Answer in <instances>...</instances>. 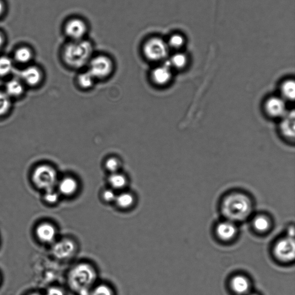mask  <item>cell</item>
I'll list each match as a JSON object with an SVG mask.
<instances>
[{
    "label": "cell",
    "mask_w": 295,
    "mask_h": 295,
    "mask_svg": "<svg viewBox=\"0 0 295 295\" xmlns=\"http://www.w3.org/2000/svg\"><path fill=\"white\" fill-rule=\"evenodd\" d=\"M95 43L89 38L81 41H67L62 46V60L65 65L72 69H82L87 67L95 54Z\"/></svg>",
    "instance_id": "cell-1"
},
{
    "label": "cell",
    "mask_w": 295,
    "mask_h": 295,
    "mask_svg": "<svg viewBox=\"0 0 295 295\" xmlns=\"http://www.w3.org/2000/svg\"><path fill=\"white\" fill-rule=\"evenodd\" d=\"M142 56L149 62L159 63L166 60L170 48L166 40L161 37L151 34L145 38L140 45Z\"/></svg>",
    "instance_id": "cell-2"
},
{
    "label": "cell",
    "mask_w": 295,
    "mask_h": 295,
    "mask_svg": "<svg viewBox=\"0 0 295 295\" xmlns=\"http://www.w3.org/2000/svg\"><path fill=\"white\" fill-rule=\"evenodd\" d=\"M251 205L245 195L235 193L226 198L222 205V212L230 221H242L250 215Z\"/></svg>",
    "instance_id": "cell-3"
},
{
    "label": "cell",
    "mask_w": 295,
    "mask_h": 295,
    "mask_svg": "<svg viewBox=\"0 0 295 295\" xmlns=\"http://www.w3.org/2000/svg\"><path fill=\"white\" fill-rule=\"evenodd\" d=\"M96 279L95 269L87 263L76 265L71 269L68 276L69 284L72 289L82 294L87 293Z\"/></svg>",
    "instance_id": "cell-4"
},
{
    "label": "cell",
    "mask_w": 295,
    "mask_h": 295,
    "mask_svg": "<svg viewBox=\"0 0 295 295\" xmlns=\"http://www.w3.org/2000/svg\"><path fill=\"white\" fill-rule=\"evenodd\" d=\"M62 30L67 41H81L88 38L91 25L88 20L83 16L71 15L64 21Z\"/></svg>",
    "instance_id": "cell-5"
},
{
    "label": "cell",
    "mask_w": 295,
    "mask_h": 295,
    "mask_svg": "<svg viewBox=\"0 0 295 295\" xmlns=\"http://www.w3.org/2000/svg\"><path fill=\"white\" fill-rule=\"evenodd\" d=\"M87 67V71L96 80L105 79L113 74L115 62L113 58L108 54L95 53Z\"/></svg>",
    "instance_id": "cell-6"
},
{
    "label": "cell",
    "mask_w": 295,
    "mask_h": 295,
    "mask_svg": "<svg viewBox=\"0 0 295 295\" xmlns=\"http://www.w3.org/2000/svg\"><path fill=\"white\" fill-rule=\"evenodd\" d=\"M32 180L40 189H53L57 182V173L52 166L43 165L37 167L32 174Z\"/></svg>",
    "instance_id": "cell-7"
},
{
    "label": "cell",
    "mask_w": 295,
    "mask_h": 295,
    "mask_svg": "<svg viewBox=\"0 0 295 295\" xmlns=\"http://www.w3.org/2000/svg\"><path fill=\"white\" fill-rule=\"evenodd\" d=\"M265 114L272 118H281L287 113L286 102L280 96H272L264 105Z\"/></svg>",
    "instance_id": "cell-8"
},
{
    "label": "cell",
    "mask_w": 295,
    "mask_h": 295,
    "mask_svg": "<svg viewBox=\"0 0 295 295\" xmlns=\"http://www.w3.org/2000/svg\"><path fill=\"white\" fill-rule=\"evenodd\" d=\"M276 257L284 262L291 261L295 255L293 238L288 237L277 242L274 249Z\"/></svg>",
    "instance_id": "cell-9"
},
{
    "label": "cell",
    "mask_w": 295,
    "mask_h": 295,
    "mask_svg": "<svg viewBox=\"0 0 295 295\" xmlns=\"http://www.w3.org/2000/svg\"><path fill=\"white\" fill-rule=\"evenodd\" d=\"M173 73L168 61L157 65L151 71V78L152 82L158 86H165L172 80Z\"/></svg>",
    "instance_id": "cell-10"
},
{
    "label": "cell",
    "mask_w": 295,
    "mask_h": 295,
    "mask_svg": "<svg viewBox=\"0 0 295 295\" xmlns=\"http://www.w3.org/2000/svg\"><path fill=\"white\" fill-rule=\"evenodd\" d=\"M76 245L70 239H64L55 243L53 247V254L59 259L70 258L74 254Z\"/></svg>",
    "instance_id": "cell-11"
},
{
    "label": "cell",
    "mask_w": 295,
    "mask_h": 295,
    "mask_svg": "<svg viewBox=\"0 0 295 295\" xmlns=\"http://www.w3.org/2000/svg\"><path fill=\"white\" fill-rule=\"evenodd\" d=\"M279 129L281 134L286 140H294L295 136V115L294 111L286 113L281 118Z\"/></svg>",
    "instance_id": "cell-12"
},
{
    "label": "cell",
    "mask_w": 295,
    "mask_h": 295,
    "mask_svg": "<svg viewBox=\"0 0 295 295\" xmlns=\"http://www.w3.org/2000/svg\"><path fill=\"white\" fill-rule=\"evenodd\" d=\"M20 76L25 83L31 86H35L41 83L43 75L39 68L30 66L21 71Z\"/></svg>",
    "instance_id": "cell-13"
},
{
    "label": "cell",
    "mask_w": 295,
    "mask_h": 295,
    "mask_svg": "<svg viewBox=\"0 0 295 295\" xmlns=\"http://www.w3.org/2000/svg\"><path fill=\"white\" fill-rule=\"evenodd\" d=\"M78 182L72 177H67L59 182L58 190L60 193L65 196L74 195L78 190Z\"/></svg>",
    "instance_id": "cell-14"
},
{
    "label": "cell",
    "mask_w": 295,
    "mask_h": 295,
    "mask_svg": "<svg viewBox=\"0 0 295 295\" xmlns=\"http://www.w3.org/2000/svg\"><path fill=\"white\" fill-rule=\"evenodd\" d=\"M56 230L49 223H44L38 226L37 235L38 238L44 242L50 243L54 240L56 237Z\"/></svg>",
    "instance_id": "cell-15"
},
{
    "label": "cell",
    "mask_w": 295,
    "mask_h": 295,
    "mask_svg": "<svg viewBox=\"0 0 295 295\" xmlns=\"http://www.w3.org/2000/svg\"><path fill=\"white\" fill-rule=\"evenodd\" d=\"M217 234L222 240L229 241L233 239L237 234L236 226L232 221H224L217 226Z\"/></svg>",
    "instance_id": "cell-16"
},
{
    "label": "cell",
    "mask_w": 295,
    "mask_h": 295,
    "mask_svg": "<svg viewBox=\"0 0 295 295\" xmlns=\"http://www.w3.org/2000/svg\"><path fill=\"white\" fill-rule=\"evenodd\" d=\"M281 97L285 101L293 102L295 97V83L293 79H287L280 86Z\"/></svg>",
    "instance_id": "cell-17"
},
{
    "label": "cell",
    "mask_w": 295,
    "mask_h": 295,
    "mask_svg": "<svg viewBox=\"0 0 295 295\" xmlns=\"http://www.w3.org/2000/svg\"><path fill=\"white\" fill-rule=\"evenodd\" d=\"M232 287L235 293L244 294L249 291V282L245 277L237 276L232 281Z\"/></svg>",
    "instance_id": "cell-18"
},
{
    "label": "cell",
    "mask_w": 295,
    "mask_h": 295,
    "mask_svg": "<svg viewBox=\"0 0 295 295\" xmlns=\"http://www.w3.org/2000/svg\"><path fill=\"white\" fill-rule=\"evenodd\" d=\"M108 182L113 189L120 190L126 186L127 179L125 175L117 172L110 174Z\"/></svg>",
    "instance_id": "cell-19"
},
{
    "label": "cell",
    "mask_w": 295,
    "mask_h": 295,
    "mask_svg": "<svg viewBox=\"0 0 295 295\" xmlns=\"http://www.w3.org/2000/svg\"><path fill=\"white\" fill-rule=\"evenodd\" d=\"M32 57V51L27 46H21L15 51L14 58L16 62L20 63H27Z\"/></svg>",
    "instance_id": "cell-20"
},
{
    "label": "cell",
    "mask_w": 295,
    "mask_h": 295,
    "mask_svg": "<svg viewBox=\"0 0 295 295\" xmlns=\"http://www.w3.org/2000/svg\"><path fill=\"white\" fill-rule=\"evenodd\" d=\"M5 92L11 97L19 96L24 92L23 85L18 80L12 79L7 83Z\"/></svg>",
    "instance_id": "cell-21"
},
{
    "label": "cell",
    "mask_w": 295,
    "mask_h": 295,
    "mask_svg": "<svg viewBox=\"0 0 295 295\" xmlns=\"http://www.w3.org/2000/svg\"><path fill=\"white\" fill-rule=\"evenodd\" d=\"M167 61H168L171 68H174L177 70H182L186 66L188 59L185 54L177 53L173 54Z\"/></svg>",
    "instance_id": "cell-22"
},
{
    "label": "cell",
    "mask_w": 295,
    "mask_h": 295,
    "mask_svg": "<svg viewBox=\"0 0 295 295\" xmlns=\"http://www.w3.org/2000/svg\"><path fill=\"white\" fill-rule=\"evenodd\" d=\"M96 79L88 71L81 72L78 76L79 87L84 89L91 88L95 84Z\"/></svg>",
    "instance_id": "cell-23"
},
{
    "label": "cell",
    "mask_w": 295,
    "mask_h": 295,
    "mask_svg": "<svg viewBox=\"0 0 295 295\" xmlns=\"http://www.w3.org/2000/svg\"><path fill=\"white\" fill-rule=\"evenodd\" d=\"M117 206L121 209H128L132 207L135 202L134 196L130 193H122L117 195L115 200Z\"/></svg>",
    "instance_id": "cell-24"
},
{
    "label": "cell",
    "mask_w": 295,
    "mask_h": 295,
    "mask_svg": "<svg viewBox=\"0 0 295 295\" xmlns=\"http://www.w3.org/2000/svg\"><path fill=\"white\" fill-rule=\"evenodd\" d=\"M121 165V160L115 156L107 158L105 162V168L110 174L119 172Z\"/></svg>",
    "instance_id": "cell-25"
},
{
    "label": "cell",
    "mask_w": 295,
    "mask_h": 295,
    "mask_svg": "<svg viewBox=\"0 0 295 295\" xmlns=\"http://www.w3.org/2000/svg\"><path fill=\"white\" fill-rule=\"evenodd\" d=\"M11 107V97L6 92L0 91V117L7 114Z\"/></svg>",
    "instance_id": "cell-26"
},
{
    "label": "cell",
    "mask_w": 295,
    "mask_h": 295,
    "mask_svg": "<svg viewBox=\"0 0 295 295\" xmlns=\"http://www.w3.org/2000/svg\"><path fill=\"white\" fill-rule=\"evenodd\" d=\"M12 59L7 56L0 57V76L9 75L13 69Z\"/></svg>",
    "instance_id": "cell-27"
},
{
    "label": "cell",
    "mask_w": 295,
    "mask_h": 295,
    "mask_svg": "<svg viewBox=\"0 0 295 295\" xmlns=\"http://www.w3.org/2000/svg\"><path fill=\"white\" fill-rule=\"evenodd\" d=\"M167 43L169 47V48L178 49L181 48L185 44V39L184 37L179 34H174L171 36L168 40H167Z\"/></svg>",
    "instance_id": "cell-28"
},
{
    "label": "cell",
    "mask_w": 295,
    "mask_h": 295,
    "mask_svg": "<svg viewBox=\"0 0 295 295\" xmlns=\"http://www.w3.org/2000/svg\"><path fill=\"white\" fill-rule=\"evenodd\" d=\"M269 222L266 217L259 216L255 218L254 221L255 228L259 232H265L269 227Z\"/></svg>",
    "instance_id": "cell-29"
},
{
    "label": "cell",
    "mask_w": 295,
    "mask_h": 295,
    "mask_svg": "<svg viewBox=\"0 0 295 295\" xmlns=\"http://www.w3.org/2000/svg\"><path fill=\"white\" fill-rule=\"evenodd\" d=\"M91 295H113V292L109 286L101 284L92 290Z\"/></svg>",
    "instance_id": "cell-30"
},
{
    "label": "cell",
    "mask_w": 295,
    "mask_h": 295,
    "mask_svg": "<svg viewBox=\"0 0 295 295\" xmlns=\"http://www.w3.org/2000/svg\"><path fill=\"white\" fill-rule=\"evenodd\" d=\"M45 199L46 202L49 204H55L58 201L59 195L57 192L53 191V189L49 190L47 191Z\"/></svg>",
    "instance_id": "cell-31"
},
{
    "label": "cell",
    "mask_w": 295,
    "mask_h": 295,
    "mask_svg": "<svg viewBox=\"0 0 295 295\" xmlns=\"http://www.w3.org/2000/svg\"><path fill=\"white\" fill-rule=\"evenodd\" d=\"M117 195L113 189L105 190L102 193V198L107 203H112L115 202Z\"/></svg>",
    "instance_id": "cell-32"
},
{
    "label": "cell",
    "mask_w": 295,
    "mask_h": 295,
    "mask_svg": "<svg viewBox=\"0 0 295 295\" xmlns=\"http://www.w3.org/2000/svg\"><path fill=\"white\" fill-rule=\"evenodd\" d=\"M46 295H65V293L61 288L51 287L48 289Z\"/></svg>",
    "instance_id": "cell-33"
},
{
    "label": "cell",
    "mask_w": 295,
    "mask_h": 295,
    "mask_svg": "<svg viewBox=\"0 0 295 295\" xmlns=\"http://www.w3.org/2000/svg\"><path fill=\"white\" fill-rule=\"evenodd\" d=\"M5 11V5L2 0H0V17H2Z\"/></svg>",
    "instance_id": "cell-34"
},
{
    "label": "cell",
    "mask_w": 295,
    "mask_h": 295,
    "mask_svg": "<svg viewBox=\"0 0 295 295\" xmlns=\"http://www.w3.org/2000/svg\"><path fill=\"white\" fill-rule=\"evenodd\" d=\"M5 42V38L2 32H0V49L2 48Z\"/></svg>",
    "instance_id": "cell-35"
},
{
    "label": "cell",
    "mask_w": 295,
    "mask_h": 295,
    "mask_svg": "<svg viewBox=\"0 0 295 295\" xmlns=\"http://www.w3.org/2000/svg\"><path fill=\"white\" fill-rule=\"evenodd\" d=\"M288 234H289V237L290 238H293L294 237V228L292 226V227L290 228L288 230Z\"/></svg>",
    "instance_id": "cell-36"
},
{
    "label": "cell",
    "mask_w": 295,
    "mask_h": 295,
    "mask_svg": "<svg viewBox=\"0 0 295 295\" xmlns=\"http://www.w3.org/2000/svg\"><path fill=\"white\" fill-rule=\"evenodd\" d=\"M30 295H40V294H38V293H33V294H31Z\"/></svg>",
    "instance_id": "cell-37"
},
{
    "label": "cell",
    "mask_w": 295,
    "mask_h": 295,
    "mask_svg": "<svg viewBox=\"0 0 295 295\" xmlns=\"http://www.w3.org/2000/svg\"><path fill=\"white\" fill-rule=\"evenodd\" d=\"M250 295H256V294H250Z\"/></svg>",
    "instance_id": "cell-38"
}]
</instances>
